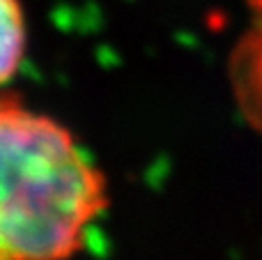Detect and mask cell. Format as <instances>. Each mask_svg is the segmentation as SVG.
I'll use <instances>...</instances> for the list:
<instances>
[{"label": "cell", "mask_w": 262, "mask_h": 260, "mask_svg": "<svg viewBox=\"0 0 262 260\" xmlns=\"http://www.w3.org/2000/svg\"><path fill=\"white\" fill-rule=\"evenodd\" d=\"M251 3V26L235 46L230 62L235 99L249 124L262 132V0Z\"/></svg>", "instance_id": "cell-2"}, {"label": "cell", "mask_w": 262, "mask_h": 260, "mask_svg": "<svg viewBox=\"0 0 262 260\" xmlns=\"http://www.w3.org/2000/svg\"><path fill=\"white\" fill-rule=\"evenodd\" d=\"M28 49V21L21 0H0V88L21 69Z\"/></svg>", "instance_id": "cell-3"}, {"label": "cell", "mask_w": 262, "mask_h": 260, "mask_svg": "<svg viewBox=\"0 0 262 260\" xmlns=\"http://www.w3.org/2000/svg\"><path fill=\"white\" fill-rule=\"evenodd\" d=\"M108 201V178L72 129L0 97V260H72Z\"/></svg>", "instance_id": "cell-1"}]
</instances>
